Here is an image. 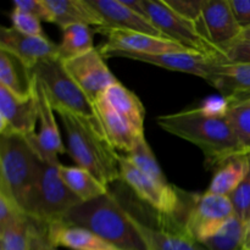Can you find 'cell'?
Listing matches in <instances>:
<instances>
[{
    "mask_svg": "<svg viewBox=\"0 0 250 250\" xmlns=\"http://www.w3.org/2000/svg\"><path fill=\"white\" fill-rule=\"evenodd\" d=\"M164 131L194 144L203 151L208 168L217 167L239 155H247L227 116H210L200 107L161 115Z\"/></svg>",
    "mask_w": 250,
    "mask_h": 250,
    "instance_id": "cell-1",
    "label": "cell"
},
{
    "mask_svg": "<svg viewBox=\"0 0 250 250\" xmlns=\"http://www.w3.org/2000/svg\"><path fill=\"white\" fill-rule=\"evenodd\" d=\"M62 222L89 229L121 250H150L133 215L110 192L78 204L68 211Z\"/></svg>",
    "mask_w": 250,
    "mask_h": 250,
    "instance_id": "cell-2",
    "label": "cell"
},
{
    "mask_svg": "<svg viewBox=\"0 0 250 250\" xmlns=\"http://www.w3.org/2000/svg\"><path fill=\"white\" fill-rule=\"evenodd\" d=\"M62 122L67 153L77 166L89 171L104 186L121 180L120 154L110 146L99 127L85 117L65 109L54 110Z\"/></svg>",
    "mask_w": 250,
    "mask_h": 250,
    "instance_id": "cell-3",
    "label": "cell"
},
{
    "mask_svg": "<svg viewBox=\"0 0 250 250\" xmlns=\"http://www.w3.org/2000/svg\"><path fill=\"white\" fill-rule=\"evenodd\" d=\"M43 161L27 139L17 134L0 141V193L11 198L24 212Z\"/></svg>",
    "mask_w": 250,
    "mask_h": 250,
    "instance_id": "cell-4",
    "label": "cell"
},
{
    "mask_svg": "<svg viewBox=\"0 0 250 250\" xmlns=\"http://www.w3.org/2000/svg\"><path fill=\"white\" fill-rule=\"evenodd\" d=\"M59 165L42 163L36 185L24 208L27 216L42 224L62 222L68 211L82 203L62 181Z\"/></svg>",
    "mask_w": 250,
    "mask_h": 250,
    "instance_id": "cell-5",
    "label": "cell"
},
{
    "mask_svg": "<svg viewBox=\"0 0 250 250\" xmlns=\"http://www.w3.org/2000/svg\"><path fill=\"white\" fill-rule=\"evenodd\" d=\"M32 72L43 87L54 110H68L73 114L85 117L102 129L94 104L68 75L60 59H49L38 62L33 66Z\"/></svg>",
    "mask_w": 250,
    "mask_h": 250,
    "instance_id": "cell-6",
    "label": "cell"
},
{
    "mask_svg": "<svg viewBox=\"0 0 250 250\" xmlns=\"http://www.w3.org/2000/svg\"><path fill=\"white\" fill-rule=\"evenodd\" d=\"M119 164L121 180L136 193L137 197L150 205L165 219L176 220V224L181 227L180 215L186 212L190 195L170 183L164 185L156 182L139 171L126 156L120 155Z\"/></svg>",
    "mask_w": 250,
    "mask_h": 250,
    "instance_id": "cell-7",
    "label": "cell"
},
{
    "mask_svg": "<svg viewBox=\"0 0 250 250\" xmlns=\"http://www.w3.org/2000/svg\"><path fill=\"white\" fill-rule=\"evenodd\" d=\"M143 5L146 17L170 41L190 51L225 59V56L208 41L198 24L176 14L164 0H143Z\"/></svg>",
    "mask_w": 250,
    "mask_h": 250,
    "instance_id": "cell-8",
    "label": "cell"
},
{
    "mask_svg": "<svg viewBox=\"0 0 250 250\" xmlns=\"http://www.w3.org/2000/svg\"><path fill=\"white\" fill-rule=\"evenodd\" d=\"M234 210L229 197L210 194H192L181 225L182 229L199 243L216 234L231 217Z\"/></svg>",
    "mask_w": 250,
    "mask_h": 250,
    "instance_id": "cell-9",
    "label": "cell"
},
{
    "mask_svg": "<svg viewBox=\"0 0 250 250\" xmlns=\"http://www.w3.org/2000/svg\"><path fill=\"white\" fill-rule=\"evenodd\" d=\"M105 58H122L141 61V62L150 63V65L166 68V70L198 76L207 82L210 81L215 68L221 62L226 61L225 59L217 58V56L207 55V54L189 50L172 51V53L155 54V55L134 53H111Z\"/></svg>",
    "mask_w": 250,
    "mask_h": 250,
    "instance_id": "cell-10",
    "label": "cell"
},
{
    "mask_svg": "<svg viewBox=\"0 0 250 250\" xmlns=\"http://www.w3.org/2000/svg\"><path fill=\"white\" fill-rule=\"evenodd\" d=\"M62 62L68 75L93 104L103 97L107 88L119 82L98 49Z\"/></svg>",
    "mask_w": 250,
    "mask_h": 250,
    "instance_id": "cell-11",
    "label": "cell"
},
{
    "mask_svg": "<svg viewBox=\"0 0 250 250\" xmlns=\"http://www.w3.org/2000/svg\"><path fill=\"white\" fill-rule=\"evenodd\" d=\"M34 94L38 105L39 133L31 134L24 138L42 161L48 164H60L58 156L60 154L67 153V149L63 144L58 122L54 116L55 111L48 100L43 87L37 80L34 85Z\"/></svg>",
    "mask_w": 250,
    "mask_h": 250,
    "instance_id": "cell-12",
    "label": "cell"
},
{
    "mask_svg": "<svg viewBox=\"0 0 250 250\" xmlns=\"http://www.w3.org/2000/svg\"><path fill=\"white\" fill-rule=\"evenodd\" d=\"M202 22L207 38L224 56L243 32L232 12L229 0H205Z\"/></svg>",
    "mask_w": 250,
    "mask_h": 250,
    "instance_id": "cell-13",
    "label": "cell"
},
{
    "mask_svg": "<svg viewBox=\"0 0 250 250\" xmlns=\"http://www.w3.org/2000/svg\"><path fill=\"white\" fill-rule=\"evenodd\" d=\"M37 121L38 105L34 93L29 98H17L0 87V136L28 137L36 133Z\"/></svg>",
    "mask_w": 250,
    "mask_h": 250,
    "instance_id": "cell-14",
    "label": "cell"
},
{
    "mask_svg": "<svg viewBox=\"0 0 250 250\" xmlns=\"http://www.w3.org/2000/svg\"><path fill=\"white\" fill-rule=\"evenodd\" d=\"M106 41L99 49L102 55L106 56L111 53H134V54H155L172 53V51H186L180 44L165 38H156L144 33L131 31L109 29L103 32ZM190 51V50H189Z\"/></svg>",
    "mask_w": 250,
    "mask_h": 250,
    "instance_id": "cell-15",
    "label": "cell"
},
{
    "mask_svg": "<svg viewBox=\"0 0 250 250\" xmlns=\"http://www.w3.org/2000/svg\"><path fill=\"white\" fill-rule=\"evenodd\" d=\"M97 10L103 20V26L95 31L103 33L109 29L131 31L148 34L156 38L168 39L161 31H159L150 20L134 12L121 0H88Z\"/></svg>",
    "mask_w": 250,
    "mask_h": 250,
    "instance_id": "cell-16",
    "label": "cell"
},
{
    "mask_svg": "<svg viewBox=\"0 0 250 250\" xmlns=\"http://www.w3.org/2000/svg\"><path fill=\"white\" fill-rule=\"evenodd\" d=\"M0 49L14 54L31 68L42 61L59 58V45L48 37L27 36L14 27L0 28Z\"/></svg>",
    "mask_w": 250,
    "mask_h": 250,
    "instance_id": "cell-17",
    "label": "cell"
},
{
    "mask_svg": "<svg viewBox=\"0 0 250 250\" xmlns=\"http://www.w3.org/2000/svg\"><path fill=\"white\" fill-rule=\"evenodd\" d=\"M94 107L105 138L115 150H121L127 154L134 148L139 139L146 138L137 136L136 132L112 109L104 97H100L94 103Z\"/></svg>",
    "mask_w": 250,
    "mask_h": 250,
    "instance_id": "cell-18",
    "label": "cell"
},
{
    "mask_svg": "<svg viewBox=\"0 0 250 250\" xmlns=\"http://www.w3.org/2000/svg\"><path fill=\"white\" fill-rule=\"evenodd\" d=\"M208 83L214 85L229 102L250 97V63L224 61L215 68Z\"/></svg>",
    "mask_w": 250,
    "mask_h": 250,
    "instance_id": "cell-19",
    "label": "cell"
},
{
    "mask_svg": "<svg viewBox=\"0 0 250 250\" xmlns=\"http://www.w3.org/2000/svg\"><path fill=\"white\" fill-rule=\"evenodd\" d=\"M34 84L32 68L10 51L0 49V87L17 98H29L34 93Z\"/></svg>",
    "mask_w": 250,
    "mask_h": 250,
    "instance_id": "cell-20",
    "label": "cell"
},
{
    "mask_svg": "<svg viewBox=\"0 0 250 250\" xmlns=\"http://www.w3.org/2000/svg\"><path fill=\"white\" fill-rule=\"evenodd\" d=\"M49 237L56 248L70 250H121L83 227L71 226L65 222L48 225Z\"/></svg>",
    "mask_w": 250,
    "mask_h": 250,
    "instance_id": "cell-21",
    "label": "cell"
},
{
    "mask_svg": "<svg viewBox=\"0 0 250 250\" xmlns=\"http://www.w3.org/2000/svg\"><path fill=\"white\" fill-rule=\"evenodd\" d=\"M50 10L53 23L61 31L71 24H87L100 28L103 20L88 0H44Z\"/></svg>",
    "mask_w": 250,
    "mask_h": 250,
    "instance_id": "cell-22",
    "label": "cell"
},
{
    "mask_svg": "<svg viewBox=\"0 0 250 250\" xmlns=\"http://www.w3.org/2000/svg\"><path fill=\"white\" fill-rule=\"evenodd\" d=\"M112 109L128 124V126L136 132L137 136H144V120L146 109L141 99L132 90L117 82L106 89L103 94Z\"/></svg>",
    "mask_w": 250,
    "mask_h": 250,
    "instance_id": "cell-23",
    "label": "cell"
},
{
    "mask_svg": "<svg viewBox=\"0 0 250 250\" xmlns=\"http://www.w3.org/2000/svg\"><path fill=\"white\" fill-rule=\"evenodd\" d=\"M134 221L150 250H208L181 229H154L136 216Z\"/></svg>",
    "mask_w": 250,
    "mask_h": 250,
    "instance_id": "cell-24",
    "label": "cell"
},
{
    "mask_svg": "<svg viewBox=\"0 0 250 250\" xmlns=\"http://www.w3.org/2000/svg\"><path fill=\"white\" fill-rule=\"evenodd\" d=\"M250 167V154L229 159L215 170L207 193L229 197L246 178Z\"/></svg>",
    "mask_w": 250,
    "mask_h": 250,
    "instance_id": "cell-25",
    "label": "cell"
},
{
    "mask_svg": "<svg viewBox=\"0 0 250 250\" xmlns=\"http://www.w3.org/2000/svg\"><path fill=\"white\" fill-rule=\"evenodd\" d=\"M59 173L65 185L82 200V203L97 199L109 193V187L103 185L89 171L80 166L59 165Z\"/></svg>",
    "mask_w": 250,
    "mask_h": 250,
    "instance_id": "cell-26",
    "label": "cell"
},
{
    "mask_svg": "<svg viewBox=\"0 0 250 250\" xmlns=\"http://www.w3.org/2000/svg\"><path fill=\"white\" fill-rule=\"evenodd\" d=\"M97 33L94 27L87 24H71L62 29V39L59 44V59L67 61L93 50V37Z\"/></svg>",
    "mask_w": 250,
    "mask_h": 250,
    "instance_id": "cell-27",
    "label": "cell"
},
{
    "mask_svg": "<svg viewBox=\"0 0 250 250\" xmlns=\"http://www.w3.org/2000/svg\"><path fill=\"white\" fill-rule=\"evenodd\" d=\"M248 229V225L233 216L216 234L202 244L208 250H244Z\"/></svg>",
    "mask_w": 250,
    "mask_h": 250,
    "instance_id": "cell-28",
    "label": "cell"
},
{
    "mask_svg": "<svg viewBox=\"0 0 250 250\" xmlns=\"http://www.w3.org/2000/svg\"><path fill=\"white\" fill-rule=\"evenodd\" d=\"M31 227L32 220L26 214L0 226V250H29Z\"/></svg>",
    "mask_w": 250,
    "mask_h": 250,
    "instance_id": "cell-29",
    "label": "cell"
},
{
    "mask_svg": "<svg viewBox=\"0 0 250 250\" xmlns=\"http://www.w3.org/2000/svg\"><path fill=\"white\" fill-rule=\"evenodd\" d=\"M127 159L133 164L139 171L146 173V176L155 180L156 182L164 183V185H168V181L166 176L164 175L163 170H161L160 165H159L158 160H156L155 155H154L153 150L149 146L148 142L146 138H142L137 142L134 148L132 149L129 153H127Z\"/></svg>",
    "mask_w": 250,
    "mask_h": 250,
    "instance_id": "cell-30",
    "label": "cell"
},
{
    "mask_svg": "<svg viewBox=\"0 0 250 250\" xmlns=\"http://www.w3.org/2000/svg\"><path fill=\"white\" fill-rule=\"evenodd\" d=\"M229 121L231 122L244 151L250 154V98L229 102Z\"/></svg>",
    "mask_w": 250,
    "mask_h": 250,
    "instance_id": "cell-31",
    "label": "cell"
},
{
    "mask_svg": "<svg viewBox=\"0 0 250 250\" xmlns=\"http://www.w3.org/2000/svg\"><path fill=\"white\" fill-rule=\"evenodd\" d=\"M229 198L233 207L234 216L250 226V167L246 178Z\"/></svg>",
    "mask_w": 250,
    "mask_h": 250,
    "instance_id": "cell-32",
    "label": "cell"
},
{
    "mask_svg": "<svg viewBox=\"0 0 250 250\" xmlns=\"http://www.w3.org/2000/svg\"><path fill=\"white\" fill-rule=\"evenodd\" d=\"M170 9H172L176 14L185 17L188 21L198 24L199 28L203 31V7H204L205 0H164ZM205 36V34H204ZM209 41V39H208Z\"/></svg>",
    "mask_w": 250,
    "mask_h": 250,
    "instance_id": "cell-33",
    "label": "cell"
},
{
    "mask_svg": "<svg viewBox=\"0 0 250 250\" xmlns=\"http://www.w3.org/2000/svg\"><path fill=\"white\" fill-rule=\"evenodd\" d=\"M10 19H11L12 23L11 27H14L16 31L27 34V36L45 37L43 27H42V21H39L37 17L26 14V12L12 10Z\"/></svg>",
    "mask_w": 250,
    "mask_h": 250,
    "instance_id": "cell-34",
    "label": "cell"
},
{
    "mask_svg": "<svg viewBox=\"0 0 250 250\" xmlns=\"http://www.w3.org/2000/svg\"><path fill=\"white\" fill-rule=\"evenodd\" d=\"M14 10L32 15L42 22L44 21L53 23L51 12L45 5L44 0H15Z\"/></svg>",
    "mask_w": 250,
    "mask_h": 250,
    "instance_id": "cell-35",
    "label": "cell"
},
{
    "mask_svg": "<svg viewBox=\"0 0 250 250\" xmlns=\"http://www.w3.org/2000/svg\"><path fill=\"white\" fill-rule=\"evenodd\" d=\"M32 220L29 250H58L49 237L48 225Z\"/></svg>",
    "mask_w": 250,
    "mask_h": 250,
    "instance_id": "cell-36",
    "label": "cell"
},
{
    "mask_svg": "<svg viewBox=\"0 0 250 250\" xmlns=\"http://www.w3.org/2000/svg\"><path fill=\"white\" fill-rule=\"evenodd\" d=\"M226 62L250 63V41L238 39L234 42L225 54Z\"/></svg>",
    "mask_w": 250,
    "mask_h": 250,
    "instance_id": "cell-37",
    "label": "cell"
},
{
    "mask_svg": "<svg viewBox=\"0 0 250 250\" xmlns=\"http://www.w3.org/2000/svg\"><path fill=\"white\" fill-rule=\"evenodd\" d=\"M205 114L210 116H227L229 112V100L221 95V98L211 97L208 100H205L204 104L199 106Z\"/></svg>",
    "mask_w": 250,
    "mask_h": 250,
    "instance_id": "cell-38",
    "label": "cell"
},
{
    "mask_svg": "<svg viewBox=\"0 0 250 250\" xmlns=\"http://www.w3.org/2000/svg\"><path fill=\"white\" fill-rule=\"evenodd\" d=\"M229 5L241 28L250 27V0H229Z\"/></svg>",
    "mask_w": 250,
    "mask_h": 250,
    "instance_id": "cell-39",
    "label": "cell"
},
{
    "mask_svg": "<svg viewBox=\"0 0 250 250\" xmlns=\"http://www.w3.org/2000/svg\"><path fill=\"white\" fill-rule=\"evenodd\" d=\"M239 39H246V41H250V27H248V28H246V29H243V32H242Z\"/></svg>",
    "mask_w": 250,
    "mask_h": 250,
    "instance_id": "cell-40",
    "label": "cell"
},
{
    "mask_svg": "<svg viewBox=\"0 0 250 250\" xmlns=\"http://www.w3.org/2000/svg\"><path fill=\"white\" fill-rule=\"evenodd\" d=\"M244 250H250V226L248 229V233H247L246 244H244Z\"/></svg>",
    "mask_w": 250,
    "mask_h": 250,
    "instance_id": "cell-41",
    "label": "cell"
},
{
    "mask_svg": "<svg viewBox=\"0 0 250 250\" xmlns=\"http://www.w3.org/2000/svg\"><path fill=\"white\" fill-rule=\"evenodd\" d=\"M249 98H250V97H249ZM249 98H246V99H249ZM241 100H242V99H241ZM234 102H236V100H234Z\"/></svg>",
    "mask_w": 250,
    "mask_h": 250,
    "instance_id": "cell-42",
    "label": "cell"
}]
</instances>
